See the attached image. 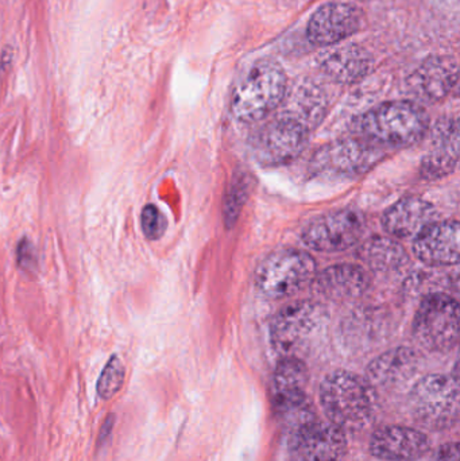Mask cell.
I'll use <instances>...</instances> for the list:
<instances>
[{
	"mask_svg": "<svg viewBox=\"0 0 460 461\" xmlns=\"http://www.w3.org/2000/svg\"><path fill=\"white\" fill-rule=\"evenodd\" d=\"M356 129L361 138L378 148L405 149L426 138L429 118L419 103L396 100L367 111L356 121Z\"/></svg>",
	"mask_w": 460,
	"mask_h": 461,
	"instance_id": "obj_1",
	"label": "cell"
},
{
	"mask_svg": "<svg viewBox=\"0 0 460 461\" xmlns=\"http://www.w3.org/2000/svg\"><path fill=\"white\" fill-rule=\"evenodd\" d=\"M320 401L329 422L343 432H359L372 422L377 409V392L366 378L335 371L320 387Z\"/></svg>",
	"mask_w": 460,
	"mask_h": 461,
	"instance_id": "obj_2",
	"label": "cell"
},
{
	"mask_svg": "<svg viewBox=\"0 0 460 461\" xmlns=\"http://www.w3.org/2000/svg\"><path fill=\"white\" fill-rule=\"evenodd\" d=\"M288 92L285 72L278 62L264 59L246 68L235 84L231 113L242 123H257L283 104Z\"/></svg>",
	"mask_w": 460,
	"mask_h": 461,
	"instance_id": "obj_3",
	"label": "cell"
},
{
	"mask_svg": "<svg viewBox=\"0 0 460 461\" xmlns=\"http://www.w3.org/2000/svg\"><path fill=\"white\" fill-rule=\"evenodd\" d=\"M318 268L308 252L281 249L262 259L254 274L257 290L270 300H283L313 284Z\"/></svg>",
	"mask_w": 460,
	"mask_h": 461,
	"instance_id": "obj_4",
	"label": "cell"
},
{
	"mask_svg": "<svg viewBox=\"0 0 460 461\" xmlns=\"http://www.w3.org/2000/svg\"><path fill=\"white\" fill-rule=\"evenodd\" d=\"M408 405L420 427L435 432L450 429L459 420L458 378L431 374L419 379L410 389Z\"/></svg>",
	"mask_w": 460,
	"mask_h": 461,
	"instance_id": "obj_5",
	"label": "cell"
},
{
	"mask_svg": "<svg viewBox=\"0 0 460 461\" xmlns=\"http://www.w3.org/2000/svg\"><path fill=\"white\" fill-rule=\"evenodd\" d=\"M413 339L431 352L451 351L458 344L459 303L447 293L426 295L416 312Z\"/></svg>",
	"mask_w": 460,
	"mask_h": 461,
	"instance_id": "obj_6",
	"label": "cell"
},
{
	"mask_svg": "<svg viewBox=\"0 0 460 461\" xmlns=\"http://www.w3.org/2000/svg\"><path fill=\"white\" fill-rule=\"evenodd\" d=\"M329 313L315 301H299L278 312L270 322V340L281 357H299L324 327Z\"/></svg>",
	"mask_w": 460,
	"mask_h": 461,
	"instance_id": "obj_7",
	"label": "cell"
},
{
	"mask_svg": "<svg viewBox=\"0 0 460 461\" xmlns=\"http://www.w3.org/2000/svg\"><path fill=\"white\" fill-rule=\"evenodd\" d=\"M383 153L364 138H347L327 143L313 153L311 172L319 177L354 178L369 172Z\"/></svg>",
	"mask_w": 460,
	"mask_h": 461,
	"instance_id": "obj_8",
	"label": "cell"
},
{
	"mask_svg": "<svg viewBox=\"0 0 460 461\" xmlns=\"http://www.w3.org/2000/svg\"><path fill=\"white\" fill-rule=\"evenodd\" d=\"M310 131L292 119L278 116L262 127L254 137L251 149L254 158L262 167L291 164L305 150Z\"/></svg>",
	"mask_w": 460,
	"mask_h": 461,
	"instance_id": "obj_9",
	"label": "cell"
},
{
	"mask_svg": "<svg viewBox=\"0 0 460 461\" xmlns=\"http://www.w3.org/2000/svg\"><path fill=\"white\" fill-rule=\"evenodd\" d=\"M366 230L365 216L358 211L340 210L311 221L302 238L315 251L340 252L358 243Z\"/></svg>",
	"mask_w": 460,
	"mask_h": 461,
	"instance_id": "obj_10",
	"label": "cell"
},
{
	"mask_svg": "<svg viewBox=\"0 0 460 461\" xmlns=\"http://www.w3.org/2000/svg\"><path fill=\"white\" fill-rule=\"evenodd\" d=\"M364 14L351 3L331 2L321 5L308 22V40L320 48L339 45L362 26Z\"/></svg>",
	"mask_w": 460,
	"mask_h": 461,
	"instance_id": "obj_11",
	"label": "cell"
},
{
	"mask_svg": "<svg viewBox=\"0 0 460 461\" xmlns=\"http://www.w3.org/2000/svg\"><path fill=\"white\" fill-rule=\"evenodd\" d=\"M459 68L450 56H432L424 59L408 77V92L421 103H439L458 83Z\"/></svg>",
	"mask_w": 460,
	"mask_h": 461,
	"instance_id": "obj_12",
	"label": "cell"
},
{
	"mask_svg": "<svg viewBox=\"0 0 460 461\" xmlns=\"http://www.w3.org/2000/svg\"><path fill=\"white\" fill-rule=\"evenodd\" d=\"M459 162L458 119L443 118L431 130V146L420 165L424 181H437L455 172Z\"/></svg>",
	"mask_w": 460,
	"mask_h": 461,
	"instance_id": "obj_13",
	"label": "cell"
},
{
	"mask_svg": "<svg viewBox=\"0 0 460 461\" xmlns=\"http://www.w3.org/2000/svg\"><path fill=\"white\" fill-rule=\"evenodd\" d=\"M346 451V433L331 422L316 421L292 440L291 461H342Z\"/></svg>",
	"mask_w": 460,
	"mask_h": 461,
	"instance_id": "obj_14",
	"label": "cell"
},
{
	"mask_svg": "<svg viewBox=\"0 0 460 461\" xmlns=\"http://www.w3.org/2000/svg\"><path fill=\"white\" fill-rule=\"evenodd\" d=\"M459 230L456 221H437L416 236L413 252L431 267L458 265Z\"/></svg>",
	"mask_w": 460,
	"mask_h": 461,
	"instance_id": "obj_15",
	"label": "cell"
},
{
	"mask_svg": "<svg viewBox=\"0 0 460 461\" xmlns=\"http://www.w3.org/2000/svg\"><path fill=\"white\" fill-rule=\"evenodd\" d=\"M369 448L380 460L416 461L429 451V440L420 430L389 425L373 433Z\"/></svg>",
	"mask_w": 460,
	"mask_h": 461,
	"instance_id": "obj_16",
	"label": "cell"
},
{
	"mask_svg": "<svg viewBox=\"0 0 460 461\" xmlns=\"http://www.w3.org/2000/svg\"><path fill=\"white\" fill-rule=\"evenodd\" d=\"M318 65L335 83L354 84L370 75L374 68V59L364 46L348 43L326 48L318 57Z\"/></svg>",
	"mask_w": 460,
	"mask_h": 461,
	"instance_id": "obj_17",
	"label": "cell"
},
{
	"mask_svg": "<svg viewBox=\"0 0 460 461\" xmlns=\"http://www.w3.org/2000/svg\"><path fill=\"white\" fill-rule=\"evenodd\" d=\"M419 368V355L408 347L389 349L375 357L366 371V379L375 392L393 390L415 376Z\"/></svg>",
	"mask_w": 460,
	"mask_h": 461,
	"instance_id": "obj_18",
	"label": "cell"
},
{
	"mask_svg": "<svg viewBox=\"0 0 460 461\" xmlns=\"http://www.w3.org/2000/svg\"><path fill=\"white\" fill-rule=\"evenodd\" d=\"M313 285L319 294L329 300L346 301L362 297L372 286V278L362 266L340 263L316 274Z\"/></svg>",
	"mask_w": 460,
	"mask_h": 461,
	"instance_id": "obj_19",
	"label": "cell"
},
{
	"mask_svg": "<svg viewBox=\"0 0 460 461\" xmlns=\"http://www.w3.org/2000/svg\"><path fill=\"white\" fill-rule=\"evenodd\" d=\"M437 221L434 205L421 197H404L392 205L383 218V226L397 239H415L419 233Z\"/></svg>",
	"mask_w": 460,
	"mask_h": 461,
	"instance_id": "obj_20",
	"label": "cell"
},
{
	"mask_svg": "<svg viewBox=\"0 0 460 461\" xmlns=\"http://www.w3.org/2000/svg\"><path fill=\"white\" fill-rule=\"evenodd\" d=\"M281 105H284V111L280 116L297 122L311 132L326 115L327 97L323 89L315 84H302L291 94L286 92Z\"/></svg>",
	"mask_w": 460,
	"mask_h": 461,
	"instance_id": "obj_21",
	"label": "cell"
},
{
	"mask_svg": "<svg viewBox=\"0 0 460 461\" xmlns=\"http://www.w3.org/2000/svg\"><path fill=\"white\" fill-rule=\"evenodd\" d=\"M358 258L373 271L380 274L399 273L410 263L404 246L386 236L367 239L359 247Z\"/></svg>",
	"mask_w": 460,
	"mask_h": 461,
	"instance_id": "obj_22",
	"label": "cell"
},
{
	"mask_svg": "<svg viewBox=\"0 0 460 461\" xmlns=\"http://www.w3.org/2000/svg\"><path fill=\"white\" fill-rule=\"evenodd\" d=\"M275 413L291 441L318 421L315 406L307 393L275 398Z\"/></svg>",
	"mask_w": 460,
	"mask_h": 461,
	"instance_id": "obj_23",
	"label": "cell"
},
{
	"mask_svg": "<svg viewBox=\"0 0 460 461\" xmlns=\"http://www.w3.org/2000/svg\"><path fill=\"white\" fill-rule=\"evenodd\" d=\"M310 374L299 357H283L273 376V398L302 394L307 389Z\"/></svg>",
	"mask_w": 460,
	"mask_h": 461,
	"instance_id": "obj_24",
	"label": "cell"
},
{
	"mask_svg": "<svg viewBox=\"0 0 460 461\" xmlns=\"http://www.w3.org/2000/svg\"><path fill=\"white\" fill-rule=\"evenodd\" d=\"M251 189V178L246 172L235 173L231 186L224 200V221L227 226H232L237 221Z\"/></svg>",
	"mask_w": 460,
	"mask_h": 461,
	"instance_id": "obj_25",
	"label": "cell"
},
{
	"mask_svg": "<svg viewBox=\"0 0 460 461\" xmlns=\"http://www.w3.org/2000/svg\"><path fill=\"white\" fill-rule=\"evenodd\" d=\"M124 375H126V371H124L123 363L119 357L113 355L103 368L102 375L97 381V394L100 395V398L111 400L113 395L118 394L119 390L123 386Z\"/></svg>",
	"mask_w": 460,
	"mask_h": 461,
	"instance_id": "obj_26",
	"label": "cell"
},
{
	"mask_svg": "<svg viewBox=\"0 0 460 461\" xmlns=\"http://www.w3.org/2000/svg\"><path fill=\"white\" fill-rule=\"evenodd\" d=\"M140 226L149 240H158L167 230V221L156 205H146L140 213Z\"/></svg>",
	"mask_w": 460,
	"mask_h": 461,
	"instance_id": "obj_27",
	"label": "cell"
},
{
	"mask_svg": "<svg viewBox=\"0 0 460 461\" xmlns=\"http://www.w3.org/2000/svg\"><path fill=\"white\" fill-rule=\"evenodd\" d=\"M16 259H18L19 267L24 271H34L37 266V257H35L34 246L29 239H22L16 249Z\"/></svg>",
	"mask_w": 460,
	"mask_h": 461,
	"instance_id": "obj_28",
	"label": "cell"
},
{
	"mask_svg": "<svg viewBox=\"0 0 460 461\" xmlns=\"http://www.w3.org/2000/svg\"><path fill=\"white\" fill-rule=\"evenodd\" d=\"M431 461H459V444L448 443L440 447L435 452Z\"/></svg>",
	"mask_w": 460,
	"mask_h": 461,
	"instance_id": "obj_29",
	"label": "cell"
},
{
	"mask_svg": "<svg viewBox=\"0 0 460 461\" xmlns=\"http://www.w3.org/2000/svg\"><path fill=\"white\" fill-rule=\"evenodd\" d=\"M113 417H108L107 421H105L104 427H103L102 433H100V441H104L105 438L111 433V429H113Z\"/></svg>",
	"mask_w": 460,
	"mask_h": 461,
	"instance_id": "obj_30",
	"label": "cell"
}]
</instances>
